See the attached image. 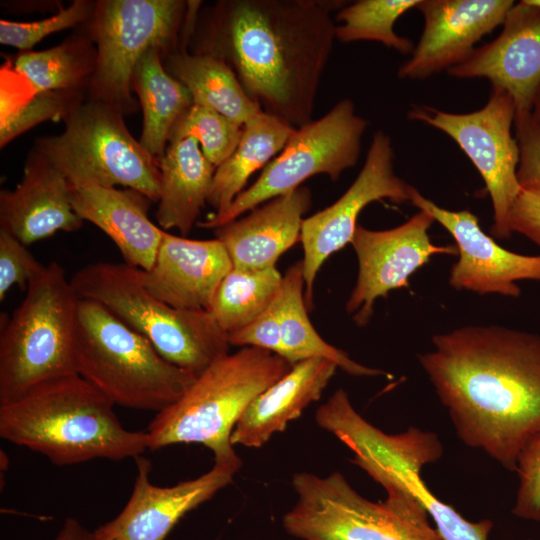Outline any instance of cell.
Here are the masks:
<instances>
[{
    "instance_id": "1",
    "label": "cell",
    "mask_w": 540,
    "mask_h": 540,
    "mask_svg": "<svg viewBox=\"0 0 540 540\" xmlns=\"http://www.w3.org/2000/svg\"><path fill=\"white\" fill-rule=\"evenodd\" d=\"M419 363L455 433L508 471L540 432V335L466 325L432 337Z\"/></svg>"
},
{
    "instance_id": "2",
    "label": "cell",
    "mask_w": 540,
    "mask_h": 540,
    "mask_svg": "<svg viewBox=\"0 0 540 540\" xmlns=\"http://www.w3.org/2000/svg\"><path fill=\"white\" fill-rule=\"evenodd\" d=\"M344 2L227 0L213 9L198 53L223 59L260 109L294 128L311 122L332 53L331 10Z\"/></svg>"
},
{
    "instance_id": "3",
    "label": "cell",
    "mask_w": 540,
    "mask_h": 540,
    "mask_svg": "<svg viewBox=\"0 0 540 540\" xmlns=\"http://www.w3.org/2000/svg\"><path fill=\"white\" fill-rule=\"evenodd\" d=\"M113 406L79 374L66 375L0 404V436L57 466L136 459L148 449L147 433L124 428Z\"/></svg>"
},
{
    "instance_id": "4",
    "label": "cell",
    "mask_w": 540,
    "mask_h": 540,
    "mask_svg": "<svg viewBox=\"0 0 540 540\" xmlns=\"http://www.w3.org/2000/svg\"><path fill=\"white\" fill-rule=\"evenodd\" d=\"M292 366L257 347L219 358L175 403L156 413L145 430L148 449L197 443L213 453L215 463L242 465L231 443L235 425L250 403Z\"/></svg>"
},
{
    "instance_id": "5",
    "label": "cell",
    "mask_w": 540,
    "mask_h": 540,
    "mask_svg": "<svg viewBox=\"0 0 540 540\" xmlns=\"http://www.w3.org/2000/svg\"><path fill=\"white\" fill-rule=\"evenodd\" d=\"M76 372L114 405L156 413L175 403L197 375L163 358L106 307L80 299Z\"/></svg>"
},
{
    "instance_id": "6",
    "label": "cell",
    "mask_w": 540,
    "mask_h": 540,
    "mask_svg": "<svg viewBox=\"0 0 540 540\" xmlns=\"http://www.w3.org/2000/svg\"><path fill=\"white\" fill-rule=\"evenodd\" d=\"M80 299L100 303L143 335L170 363L195 375L229 353L227 333L209 310L174 308L145 287L143 270L96 262L71 277Z\"/></svg>"
},
{
    "instance_id": "7",
    "label": "cell",
    "mask_w": 540,
    "mask_h": 540,
    "mask_svg": "<svg viewBox=\"0 0 540 540\" xmlns=\"http://www.w3.org/2000/svg\"><path fill=\"white\" fill-rule=\"evenodd\" d=\"M0 334V404L76 372L80 298L57 262L44 265Z\"/></svg>"
},
{
    "instance_id": "8",
    "label": "cell",
    "mask_w": 540,
    "mask_h": 540,
    "mask_svg": "<svg viewBox=\"0 0 540 540\" xmlns=\"http://www.w3.org/2000/svg\"><path fill=\"white\" fill-rule=\"evenodd\" d=\"M292 487L297 499L282 525L300 540H442L413 495H387L374 502L339 471L324 477L294 473Z\"/></svg>"
},
{
    "instance_id": "9",
    "label": "cell",
    "mask_w": 540,
    "mask_h": 540,
    "mask_svg": "<svg viewBox=\"0 0 540 540\" xmlns=\"http://www.w3.org/2000/svg\"><path fill=\"white\" fill-rule=\"evenodd\" d=\"M122 114L116 107L94 99L78 104L66 115L63 132L37 139L34 149L70 184L122 186L158 201V159L130 134Z\"/></svg>"
},
{
    "instance_id": "10",
    "label": "cell",
    "mask_w": 540,
    "mask_h": 540,
    "mask_svg": "<svg viewBox=\"0 0 540 540\" xmlns=\"http://www.w3.org/2000/svg\"><path fill=\"white\" fill-rule=\"evenodd\" d=\"M367 127L368 122L356 114L351 99L339 100L322 117L297 128L249 188L223 213L199 222L198 226L214 230L272 198L301 187L315 175H327L337 181L345 170L356 165Z\"/></svg>"
},
{
    "instance_id": "11",
    "label": "cell",
    "mask_w": 540,
    "mask_h": 540,
    "mask_svg": "<svg viewBox=\"0 0 540 540\" xmlns=\"http://www.w3.org/2000/svg\"><path fill=\"white\" fill-rule=\"evenodd\" d=\"M186 4L178 0H104L90 17L96 63L91 76L94 100L122 113L133 108L132 75L150 48L162 51L176 39Z\"/></svg>"
},
{
    "instance_id": "12",
    "label": "cell",
    "mask_w": 540,
    "mask_h": 540,
    "mask_svg": "<svg viewBox=\"0 0 540 540\" xmlns=\"http://www.w3.org/2000/svg\"><path fill=\"white\" fill-rule=\"evenodd\" d=\"M516 115L512 97L492 87L487 103L469 113H452L427 105H416L407 114L410 120L434 127L450 138L466 154L481 175L493 207L490 233L509 239L510 211L521 191L517 171L518 141L512 134Z\"/></svg>"
},
{
    "instance_id": "13",
    "label": "cell",
    "mask_w": 540,
    "mask_h": 540,
    "mask_svg": "<svg viewBox=\"0 0 540 540\" xmlns=\"http://www.w3.org/2000/svg\"><path fill=\"white\" fill-rule=\"evenodd\" d=\"M394 160L390 136L376 131L353 183L333 204L304 218L300 241L304 251L301 262L307 308H312L317 273L330 255L351 243L362 210L384 199L395 204L411 201L414 187L395 173Z\"/></svg>"
},
{
    "instance_id": "14",
    "label": "cell",
    "mask_w": 540,
    "mask_h": 540,
    "mask_svg": "<svg viewBox=\"0 0 540 540\" xmlns=\"http://www.w3.org/2000/svg\"><path fill=\"white\" fill-rule=\"evenodd\" d=\"M434 222L427 211L419 210L391 229L371 230L357 225L350 244L356 253L358 274L346 311L358 326L370 322L378 298L408 287L410 276L432 256L458 253L457 247L432 243L428 230Z\"/></svg>"
},
{
    "instance_id": "15",
    "label": "cell",
    "mask_w": 540,
    "mask_h": 540,
    "mask_svg": "<svg viewBox=\"0 0 540 540\" xmlns=\"http://www.w3.org/2000/svg\"><path fill=\"white\" fill-rule=\"evenodd\" d=\"M410 202L427 211L456 242L459 259L452 266L448 280L452 288L479 295L519 297L521 289L517 281L540 282V255H523L503 248L484 233L471 211L442 208L415 187Z\"/></svg>"
},
{
    "instance_id": "16",
    "label": "cell",
    "mask_w": 540,
    "mask_h": 540,
    "mask_svg": "<svg viewBox=\"0 0 540 540\" xmlns=\"http://www.w3.org/2000/svg\"><path fill=\"white\" fill-rule=\"evenodd\" d=\"M136 462L137 476L126 505L92 532L95 540H165L185 514L228 486L242 466L214 462L199 477L162 487L150 481L149 460L140 456Z\"/></svg>"
},
{
    "instance_id": "17",
    "label": "cell",
    "mask_w": 540,
    "mask_h": 540,
    "mask_svg": "<svg viewBox=\"0 0 540 540\" xmlns=\"http://www.w3.org/2000/svg\"><path fill=\"white\" fill-rule=\"evenodd\" d=\"M512 0H420L424 19L418 43L398 69L401 79L422 80L463 63L476 43L502 26Z\"/></svg>"
},
{
    "instance_id": "18",
    "label": "cell",
    "mask_w": 540,
    "mask_h": 540,
    "mask_svg": "<svg viewBox=\"0 0 540 540\" xmlns=\"http://www.w3.org/2000/svg\"><path fill=\"white\" fill-rule=\"evenodd\" d=\"M447 73L461 79L485 78L512 97L515 117L530 114L540 85V8L528 0L515 2L499 35Z\"/></svg>"
},
{
    "instance_id": "19",
    "label": "cell",
    "mask_w": 540,
    "mask_h": 540,
    "mask_svg": "<svg viewBox=\"0 0 540 540\" xmlns=\"http://www.w3.org/2000/svg\"><path fill=\"white\" fill-rule=\"evenodd\" d=\"M233 268L220 240H195L164 231L152 268L143 271L146 289L166 304L210 310L214 295Z\"/></svg>"
},
{
    "instance_id": "20",
    "label": "cell",
    "mask_w": 540,
    "mask_h": 540,
    "mask_svg": "<svg viewBox=\"0 0 540 540\" xmlns=\"http://www.w3.org/2000/svg\"><path fill=\"white\" fill-rule=\"evenodd\" d=\"M82 224L70 202L67 178L34 149L22 181L0 192V228L28 246L58 231H76Z\"/></svg>"
},
{
    "instance_id": "21",
    "label": "cell",
    "mask_w": 540,
    "mask_h": 540,
    "mask_svg": "<svg viewBox=\"0 0 540 540\" xmlns=\"http://www.w3.org/2000/svg\"><path fill=\"white\" fill-rule=\"evenodd\" d=\"M311 204V191L301 186L215 228L214 234L225 246L233 267H276L279 257L300 241L304 215Z\"/></svg>"
},
{
    "instance_id": "22",
    "label": "cell",
    "mask_w": 540,
    "mask_h": 540,
    "mask_svg": "<svg viewBox=\"0 0 540 540\" xmlns=\"http://www.w3.org/2000/svg\"><path fill=\"white\" fill-rule=\"evenodd\" d=\"M75 213L112 239L124 263L148 271L152 268L164 230L147 215V199L133 189L93 183L70 184Z\"/></svg>"
},
{
    "instance_id": "23",
    "label": "cell",
    "mask_w": 540,
    "mask_h": 540,
    "mask_svg": "<svg viewBox=\"0 0 540 540\" xmlns=\"http://www.w3.org/2000/svg\"><path fill=\"white\" fill-rule=\"evenodd\" d=\"M338 366L327 358L302 360L259 394L235 425L231 443L260 448L320 399Z\"/></svg>"
},
{
    "instance_id": "24",
    "label": "cell",
    "mask_w": 540,
    "mask_h": 540,
    "mask_svg": "<svg viewBox=\"0 0 540 540\" xmlns=\"http://www.w3.org/2000/svg\"><path fill=\"white\" fill-rule=\"evenodd\" d=\"M158 165L157 222L162 230L175 228L185 237L207 203L216 167L191 137L170 141Z\"/></svg>"
},
{
    "instance_id": "25",
    "label": "cell",
    "mask_w": 540,
    "mask_h": 540,
    "mask_svg": "<svg viewBox=\"0 0 540 540\" xmlns=\"http://www.w3.org/2000/svg\"><path fill=\"white\" fill-rule=\"evenodd\" d=\"M161 52L158 47L147 50L132 75L143 111L139 142L156 159L164 154L176 123L193 105L187 87L164 69Z\"/></svg>"
},
{
    "instance_id": "26",
    "label": "cell",
    "mask_w": 540,
    "mask_h": 540,
    "mask_svg": "<svg viewBox=\"0 0 540 540\" xmlns=\"http://www.w3.org/2000/svg\"><path fill=\"white\" fill-rule=\"evenodd\" d=\"M305 281L302 262L291 266L283 276L274 299L278 323L279 356L294 365L302 360L322 357L334 361L338 368L354 376H380L382 370L352 360L343 350L327 343L315 330L307 315L303 294Z\"/></svg>"
},
{
    "instance_id": "27",
    "label": "cell",
    "mask_w": 540,
    "mask_h": 540,
    "mask_svg": "<svg viewBox=\"0 0 540 540\" xmlns=\"http://www.w3.org/2000/svg\"><path fill=\"white\" fill-rule=\"evenodd\" d=\"M296 128L281 119L259 112L242 128L239 143L215 170L207 203L223 213L244 191L250 176L265 168L285 147Z\"/></svg>"
},
{
    "instance_id": "28",
    "label": "cell",
    "mask_w": 540,
    "mask_h": 540,
    "mask_svg": "<svg viewBox=\"0 0 540 540\" xmlns=\"http://www.w3.org/2000/svg\"><path fill=\"white\" fill-rule=\"evenodd\" d=\"M168 67L169 73L187 87L193 104L211 108L241 126L262 111L245 93L229 65L217 56L174 52Z\"/></svg>"
},
{
    "instance_id": "29",
    "label": "cell",
    "mask_w": 540,
    "mask_h": 540,
    "mask_svg": "<svg viewBox=\"0 0 540 540\" xmlns=\"http://www.w3.org/2000/svg\"><path fill=\"white\" fill-rule=\"evenodd\" d=\"M282 279L276 267L260 270L233 267L220 283L209 311L227 335L235 333L271 305Z\"/></svg>"
},
{
    "instance_id": "30",
    "label": "cell",
    "mask_w": 540,
    "mask_h": 540,
    "mask_svg": "<svg viewBox=\"0 0 540 540\" xmlns=\"http://www.w3.org/2000/svg\"><path fill=\"white\" fill-rule=\"evenodd\" d=\"M96 50L84 38H74L42 51H25L14 59V70L28 81L34 94L72 91L91 77Z\"/></svg>"
},
{
    "instance_id": "31",
    "label": "cell",
    "mask_w": 540,
    "mask_h": 540,
    "mask_svg": "<svg viewBox=\"0 0 540 540\" xmlns=\"http://www.w3.org/2000/svg\"><path fill=\"white\" fill-rule=\"evenodd\" d=\"M420 0H359L344 5L336 15L335 38L342 43L375 41L401 54H411L414 43L394 31L395 22Z\"/></svg>"
},
{
    "instance_id": "32",
    "label": "cell",
    "mask_w": 540,
    "mask_h": 540,
    "mask_svg": "<svg viewBox=\"0 0 540 540\" xmlns=\"http://www.w3.org/2000/svg\"><path fill=\"white\" fill-rule=\"evenodd\" d=\"M243 126L206 106L193 104L174 126L170 141L194 138L217 168L237 147Z\"/></svg>"
},
{
    "instance_id": "33",
    "label": "cell",
    "mask_w": 540,
    "mask_h": 540,
    "mask_svg": "<svg viewBox=\"0 0 540 540\" xmlns=\"http://www.w3.org/2000/svg\"><path fill=\"white\" fill-rule=\"evenodd\" d=\"M95 4L86 0L73 1L56 14L34 22L0 21V42L24 52L31 49L46 36L74 27L89 20Z\"/></svg>"
},
{
    "instance_id": "34",
    "label": "cell",
    "mask_w": 540,
    "mask_h": 540,
    "mask_svg": "<svg viewBox=\"0 0 540 540\" xmlns=\"http://www.w3.org/2000/svg\"><path fill=\"white\" fill-rule=\"evenodd\" d=\"M515 473L518 486L512 514L540 523V432L521 451Z\"/></svg>"
},
{
    "instance_id": "35",
    "label": "cell",
    "mask_w": 540,
    "mask_h": 540,
    "mask_svg": "<svg viewBox=\"0 0 540 540\" xmlns=\"http://www.w3.org/2000/svg\"><path fill=\"white\" fill-rule=\"evenodd\" d=\"M72 108L69 97L59 91L34 94L25 105L1 120V147L44 120L66 117Z\"/></svg>"
},
{
    "instance_id": "36",
    "label": "cell",
    "mask_w": 540,
    "mask_h": 540,
    "mask_svg": "<svg viewBox=\"0 0 540 540\" xmlns=\"http://www.w3.org/2000/svg\"><path fill=\"white\" fill-rule=\"evenodd\" d=\"M44 265L28 251L27 246L0 228V300L15 285L27 288Z\"/></svg>"
},
{
    "instance_id": "37",
    "label": "cell",
    "mask_w": 540,
    "mask_h": 540,
    "mask_svg": "<svg viewBox=\"0 0 540 540\" xmlns=\"http://www.w3.org/2000/svg\"><path fill=\"white\" fill-rule=\"evenodd\" d=\"M514 128L520 149L519 183L522 188H540V128L530 114L515 117Z\"/></svg>"
},
{
    "instance_id": "38",
    "label": "cell",
    "mask_w": 540,
    "mask_h": 540,
    "mask_svg": "<svg viewBox=\"0 0 540 540\" xmlns=\"http://www.w3.org/2000/svg\"><path fill=\"white\" fill-rule=\"evenodd\" d=\"M510 229L540 247V188H522L510 211Z\"/></svg>"
},
{
    "instance_id": "39",
    "label": "cell",
    "mask_w": 540,
    "mask_h": 540,
    "mask_svg": "<svg viewBox=\"0 0 540 540\" xmlns=\"http://www.w3.org/2000/svg\"><path fill=\"white\" fill-rule=\"evenodd\" d=\"M93 533L89 532L78 520L67 518L60 531L50 540H92Z\"/></svg>"
},
{
    "instance_id": "40",
    "label": "cell",
    "mask_w": 540,
    "mask_h": 540,
    "mask_svg": "<svg viewBox=\"0 0 540 540\" xmlns=\"http://www.w3.org/2000/svg\"><path fill=\"white\" fill-rule=\"evenodd\" d=\"M530 117L532 121L540 128V85L538 86L532 100Z\"/></svg>"
},
{
    "instance_id": "41",
    "label": "cell",
    "mask_w": 540,
    "mask_h": 540,
    "mask_svg": "<svg viewBox=\"0 0 540 540\" xmlns=\"http://www.w3.org/2000/svg\"><path fill=\"white\" fill-rule=\"evenodd\" d=\"M531 4L540 8V0H528Z\"/></svg>"
},
{
    "instance_id": "42",
    "label": "cell",
    "mask_w": 540,
    "mask_h": 540,
    "mask_svg": "<svg viewBox=\"0 0 540 540\" xmlns=\"http://www.w3.org/2000/svg\"><path fill=\"white\" fill-rule=\"evenodd\" d=\"M92 540H95L94 537L92 538Z\"/></svg>"
}]
</instances>
